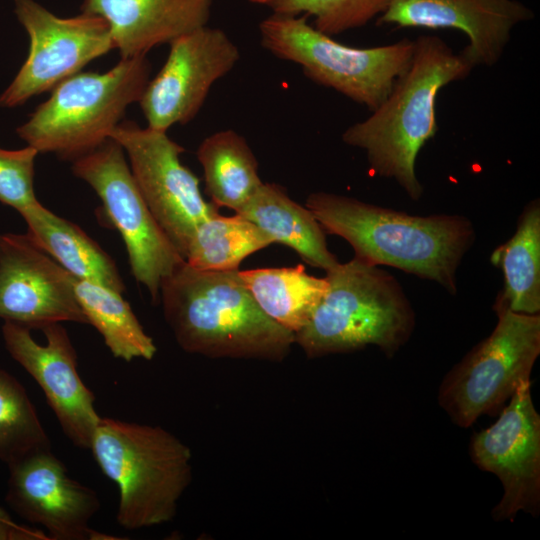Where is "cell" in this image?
<instances>
[{
	"label": "cell",
	"instance_id": "f1b7e54d",
	"mask_svg": "<svg viewBox=\"0 0 540 540\" xmlns=\"http://www.w3.org/2000/svg\"><path fill=\"white\" fill-rule=\"evenodd\" d=\"M0 540H50L48 535L38 529L14 522L0 507Z\"/></svg>",
	"mask_w": 540,
	"mask_h": 540
},
{
	"label": "cell",
	"instance_id": "603a6c76",
	"mask_svg": "<svg viewBox=\"0 0 540 540\" xmlns=\"http://www.w3.org/2000/svg\"><path fill=\"white\" fill-rule=\"evenodd\" d=\"M239 276L261 310L294 334L310 320L326 293V278L309 275L305 267L239 270Z\"/></svg>",
	"mask_w": 540,
	"mask_h": 540
},
{
	"label": "cell",
	"instance_id": "484cf974",
	"mask_svg": "<svg viewBox=\"0 0 540 540\" xmlns=\"http://www.w3.org/2000/svg\"><path fill=\"white\" fill-rule=\"evenodd\" d=\"M46 449L51 442L26 389L0 368V460L10 466Z\"/></svg>",
	"mask_w": 540,
	"mask_h": 540
},
{
	"label": "cell",
	"instance_id": "d6986e66",
	"mask_svg": "<svg viewBox=\"0 0 540 540\" xmlns=\"http://www.w3.org/2000/svg\"><path fill=\"white\" fill-rule=\"evenodd\" d=\"M20 215L31 241L76 279L119 293L125 291L114 260L78 225L51 212L40 202Z\"/></svg>",
	"mask_w": 540,
	"mask_h": 540
},
{
	"label": "cell",
	"instance_id": "d4e9b609",
	"mask_svg": "<svg viewBox=\"0 0 540 540\" xmlns=\"http://www.w3.org/2000/svg\"><path fill=\"white\" fill-rule=\"evenodd\" d=\"M273 243L266 232L243 216L218 213L197 226L185 261L198 270H236L245 258Z\"/></svg>",
	"mask_w": 540,
	"mask_h": 540
},
{
	"label": "cell",
	"instance_id": "ffe728a7",
	"mask_svg": "<svg viewBox=\"0 0 540 540\" xmlns=\"http://www.w3.org/2000/svg\"><path fill=\"white\" fill-rule=\"evenodd\" d=\"M236 214L266 232L274 243L293 249L313 267L326 272L339 263L328 249L325 231L313 213L292 200L278 184L263 182Z\"/></svg>",
	"mask_w": 540,
	"mask_h": 540
},
{
	"label": "cell",
	"instance_id": "7a4b0ae2",
	"mask_svg": "<svg viewBox=\"0 0 540 540\" xmlns=\"http://www.w3.org/2000/svg\"><path fill=\"white\" fill-rule=\"evenodd\" d=\"M166 322L186 352L209 358L284 360L295 335L268 317L239 269L198 270L186 261L160 287Z\"/></svg>",
	"mask_w": 540,
	"mask_h": 540
},
{
	"label": "cell",
	"instance_id": "3957f363",
	"mask_svg": "<svg viewBox=\"0 0 540 540\" xmlns=\"http://www.w3.org/2000/svg\"><path fill=\"white\" fill-rule=\"evenodd\" d=\"M474 68L462 51L455 52L440 37L419 36L408 69L369 117L343 132L342 141L365 152L375 176L393 179L412 200H419L423 186L416 160L438 130L437 95Z\"/></svg>",
	"mask_w": 540,
	"mask_h": 540
},
{
	"label": "cell",
	"instance_id": "8992f818",
	"mask_svg": "<svg viewBox=\"0 0 540 540\" xmlns=\"http://www.w3.org/2000/svg\"><path fill=\"white\" fill-rule=\"evenodd\" d=\"M150 74L146 55L121 58L104 73H76L55 86L16 132L39 153L73 162L110 138L128 106L140 100Z\"/></svg>",
	"mask_w": 540,
	"mask_h": 540
},
{
	"label": "cell",
	"instance_id": "ac0fdd59",
	"mask_svg": "<svg viewBox=\"0 0 540 540\" xmlns=\"http://www.w3.org/2000/svg\"><path fill=\"white\" fill-rule=\"evenodd\" d=\"M212 0H83L82 13L106 20L121 58L146 55L208 23Z\"/></svg>",
	"mask_w": 540,
	"mask_h": 540
},
{
	"label": "cell",
	"instance_id": "4dcf8cb0",
	"mask_svg": "<svg viewBox=\"0 0 540 540\" xmlns=\"http://www.w3.org/2000/svg\"><path fill=\"white\" fill-rule=\"evenodd\" d=\"M1 236V235H0Z\"/></svg>",
	"mask_w": 540,
	"mask_h": 540
},
{
	"label": "cell",
	"instance_id": "4316f807",
	"mask_svg": "<svg viewBox=\"0 0 540 540\" xmlns=\"http://www.w3.org/2000/svg\"><path fill=\"white\" fill-rule=\"evenodd\" d=\"M389 0H274L273 13L314 17V27L334 36L378 19Z\"/></svg>",
	"mask_w": 540,
	"mask_h": 540
},
{
	"label": "cell",
	"instance_id": "9c48e42d",
	"mask_svg": "<svg viewBox=\"0 0 540 540\" xmlns=\"http://www.w3.org/2000/svg\"><path fill=\"white\" fill-rule=\"evenodd\" d=\"M72 172L97 193L103 212L125 243L131 273L152 301L159 302L162 281L185 259L146 204L122 146L109 138L73 161Z\"/></svg>",
	"mask_w": 540,
	"mask_h": 540
},
{
	"label": "cell",
	"instance_id": "44dd1931",
	"mask_svg": "<svg viewBox=\"0 0 540 540\" xmlns=\"http://www.w3.org/2000/svg\"><path fill=\"white\" fill-rule=\"evenodd\" d=\"M491 263L503 275V288L494 308L535 315L540 312V201L522 210L515 233L491 254Z\"/></svg>",
	"mask_w": 540,
	"mask_h": 540
},
{
	"label": "cell",
	"instance_id": "2e32d148",
	"mask_svg": "<svg viewBox=\"0 0 540 540\" xmlns=\"http://www.w3.org/2000/svg\"><path fill=\"white\" fill-rule=\"evenodd\" d=\"M31 330L4 322L2 337L10 356L38 383L66 437L78 448L88 450L100 420L95 396L77 369V354L60 323L41 329L46 344L37 343Z\"/></svg>",
	"mask_w": 540,
	"mask_h": 540
},
{
	"label": "cell",
	"instance_id": "cb8c5ba5",
	"mask_svg": "<svg viewBox=\"0 0 540 540\" xmlns=\"http://www.w3.org/2000/svg\"><path fill=\"white\" fill-rule=\"evenodd\" d=\"M75 294L88 320L102 335L115 358L127 362L151 360L157 352L153 339L144 331L129 303L103 285L75 278Z\"/></svg>",
	"mask_w": 540,
	"mask_h": 540
},
{
	"label": "cell",
	"instance_id": "6da1fadb",
	"mask_svg": "<svg viewBox=\"0 0 540 540\" xmlns=\"http://www.w3.org/2000/svg\"><path fill=\"white\" fill-rule=\"evenodd\" d=\"M305 206L326 233L346 240L354 257L390 266L457 293L456 273L475 240L473 223L463 215H410L353 197L311 193Z\"/></svg>",
	"mask_w": 540,
	"mask_h": 540
},
{
	"label": "cell",
	"instance_id": "5bb4252c",
	"mask_svg": "<svg viewBox=\"0 0 540 540\" xmlns=\"http://www.w3.org/2000/svg\"><path fill=\"white\" fill-rule=\"evenodd\" d=\"M5 500L26 521L44 527L50 540L117 539L93 530L100 509L97 493L72 478L51 449L8 466Z\"/></svg>",
	"mask_w": 540,
	"mask_h": 540
},
{
	"label": "cell",
	"instance_id": "52a82bcc",
	"mask_svg": "<svg viewBox=\"0 0 540 540\" xmlns=\"http://www.w3.org/2000/svg\"><path fill=\"white\" fill-rule=\"evenodd\" d=\"M306 18L273 13L259 24L261 46L281 60L298 64L313 82L375 110L408 69L414 40L351 47L309 25Z\"/></svg>",
	"mask_w": 540,
	"mask_h": 540
},
{
	"label": "cell",
	"instance_id": "7402d4cb",
	"mask_svg": "<svg viewBox=\"0 0 540 540\" xmlns=\"http://www.w3.org/2000/svg\"><path fill=\"white\" fill-rule=\"evenodd\" d=\"M205 191L218 208L239 211L262 185L258 161L246 139L232 129L206 137L196 152Z\"/></svg>",
	"mask_w": 540,
	"mask_h": 540
},
{
	"label": "cell",
	"instance_id": "e0dca14e",
	"mask_svg": "<svg viewBox=\"0 0 540 540\" xmlns=\"http://www.w3.org/2000/svg\"><path fill=\"white\" fill-rule=\"evenodd\" d=\"M534 18L519 0H389L378 25L456 29L468 37L461 50L471 64L492 67L501 59L513 29Z\"/></svg>",
	"mask_w": 540,
	"mask_h": 540
},
{
	"label": "cell",
	"instance_id": "5b68a950",
	"mask_svg": "<svg viewBox=\"0 0 540 540\" xmlns=\"http://www.w3.org/2000/svg\"><path fill=\"white\" fill-rule=\"evenodd\" d=\"M90 450L119 489L117 523L126 530L171 521L192 480V453L160 426L101 417Z\"/></svg>",
	"mask_w": 540,
	"mask_h": 540
},
{
	"label": "cell",
	"instance_id": "4fadbf2b",
	"mask_svg": "<svg viewBox=\"0 0 540 540\" xmlns=\"http://www.w3.org/2000/svg\"><path fill=\"white\" fill-rule=\"evenodd\" d=\"M168 57L138 101L147 127L167 132L187 124L202 108L211 87L228 74L240 51L219 28L207 25L169 43Z\"/></svg>",
	"mask_w": 540,
	"mask_h": 540
},
{
	"label": "cell",
	"instance_id": "9a60e30c",
	"mask_svg": "<svg viewBox=\"0 0 540 540\" xmlns=\"http://www.w3.org/2000/svg\"><path fill=\"white\" fill-rule=\"evenodd\" d=\"M75 277L26 234L0 236V318L29 330L60 322L88 324Z\"/></svg>",
	"mask_w": 540,
	"mask_h": 540
},
{
	"label": "cell",
	"instance_id": "7c38bea8",
	"mask_svg": "<svg viewBox=\"0 0 540 540\" xmlns=\"http://www.w3.org/2000/svg\"><path fill=\"white\" fill-rule=\"evenodd\" d=\"M470 457L483 471L496 475L503 496L492 509L495 521H513L518 512L540 511V415L531 397V382L516 389L490 427L470 441Z\"/></svg>",
	"mask_w": 540,
	"mask_h": 540
},
{
	"label": "cell",
	"instance_id": "ba28073f",
	"mask_svg": "<svg viewBox=\"0 0 540 540\" xmlns=\"http://www.w3.org/2000/svg\"><path fill=\"white\" fill-rule=\"evenodd\" d=\"M492 333L476 344L442 380L438 402L452 422L468 428L495 414L522 382L530 380L540 354V315L494 308Z\"/></svg>",
	"mask_w": 540,
	"mask_h": 540
},
{
	"label": "cell",
	"instance_id": "30bf717a",
	"mask_svg": "<svg viewBox=\"0 0 540 540\" xmlns=\"http://www.w3.org/2000/svg\"><path fill=\"white\" fill-rule=\"evenodd\" d=\"M110 138L124 149L136 184L158 224L185 259L197 226L218 214L200 191V180L180 160L184 147L166 132L121 121Z\"/></svg>",
	"mask_w": 540,
	"mask_h": 540
},
{
	"label": "cell",
	"instance_id": "f546056e",
	"mask_svg": "<svg viewBox=\"0 0 540 540\" xmlns=\"http://www.w3.org/2000/svg\"><path fill=\"white\" fill-rule=\"evenodd\" d=\"M253 3H256V4H266V5H269L272 1L274 0H249Z\"/></svg>",
	"mask_w": 540,
	"mask_h": 540
},
{
	"label": "cell",
	"instance_id": "83f0119b",
	"mask_svg": "<svg viewBox=\"0 0 540 540\" xmlns=\"http://www.w3.org/2000/svg\"><path fill=\"white\" fill-rule=\"evenodd\" d=\"M38 153L29 145L17 150L0 147V202L19 214L39 202L33 185Z\"/></svg>",
	"mask_w": 540,
	"mask_h": 540
},
{
	"label": "cell",
	"instance_id": "8fae6325",
	"mask_svg": "<svg viewBox=\"0 0 540 540\" xmlns=\"http://www.w3.org/2000/svg\"><path fill=\"white\" fill-rule=\"evenodd\" d=\"M15 13L30 38L28 56L0 95V106L14 108L52 90L94 59L115 49L106 20L82 13L57 17L34 0H14Z\"/></svg>",
	"mask_w": 540,
	"mask_h": 540
},
{
	"label": "cell",
	"instance_id": "277c9868",
	"mask_svg": "<svg viewBox=\"0 0 540 540\" xmlns=\"http://www.w3.org/2000/svg\"><path fill=\"white\" fill-rule=\"evenodd\" d=\"M328 287L307 324L295 335L308 358L374 345L389 358L409 340L415 313L389 272L356 257L326 271Z\"/></svg>",
	"mask_w": 540,
	"mask_h": 540
}]
</instances>
